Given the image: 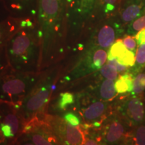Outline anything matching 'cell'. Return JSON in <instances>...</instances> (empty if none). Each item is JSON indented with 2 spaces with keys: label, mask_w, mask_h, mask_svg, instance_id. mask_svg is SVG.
Here are the masks:
<instances>
[{
  "label": "cell",
  "mask_w": 145,
  "mask_h": 145,
  "mask_svg": "<svg viewBox=\"0 0 145 145\" xmlns=\"http://www.w3.org/2000/svg\"><path fill=\"white\" fill-rule=\"evenodd\" d=\"M68 5V0H38L42 61L53 57L62 45Z\"/></svg>",
  "instance_id": "6da1fadb"
},
{
  "label": "cell",
  "mask_w": 145,
  "mask_h": 145,
  "mask_svg": "<svg viewBox=\"0 0 145 145\" xmlns=\"http://www.w3.org/2000/svg\"><path fill=\"white\" fill-rule=\"evenodd\" d=\"M40 39L30 21H24L21 28L11 39L9 45L10 64L16 69H24L34 65L40 57Z\"/></svg>",
  "instance_id": "7a4b0ae2"
},
{
  "label": "cell",
  "mask_w": 145,
  "mask_h": 145,
  "mask_svg": "<svg viewBox=\"0 0 145 145\" xmlns=\"http://www.w3.org/2000/svg\"><path fill=\"white\" fill-rule=\"evenodd\" d=\"M35 81L34 76L28 73L0 76V99L20 104L34 88Z\"/></svg>",
  "instance_id": "3957f363"
},
{
  "label": "cell",
  "mask_w": 145,
  "mask_h": 145,
  "mask_svg": "<svg viewBox=\"0 0 145 145\" xmlns=\"http://www.w3.org/2000/svg\"><path fill=\"white\" fill-rule=\"evenodd\" d=\"M51 91L52 81L50 78H47L38 83L20 103V113L25 125L46 106Z\"/></svg>",
  "instance_id": "277c9868"
},
{
  "label": "cell",
  "mask_w": 145,
  "mask_h": 145,
  "mask_svg": "<svg viewBox=\"0 0 145 145\" xmlns=\"http://www.w3.org/2000/svg\"><path fill=\"white\" fill-rule=\"evenodd\" d=\"M42 122L53 134L59 145H82L86 140L79 126H73L61 118L46 116Z\"/></svg>",
  "instance_id": "5b68a950"
},
{
  "label": "cell",
  "mask_w": 145,
  "mask_h": 145,
  "mask_svg": "<svg viewBox=\"0 0 145 145\" xmlns=\"http://www.w3.org/2000/svg\"><path fill=\"white\" fill-rule=\"evenodd\" d=\"M128 136L126 122L115 116L109 119L103 127L101 140L105 145H123Z\"/></svg>",
  "instance_id": "8992f818"
},
{
  "label": "cell",
  "mask_w": 145,
  "mask_h": 145,
  "mask_svg": "<svg viewBox=\"0 0 145 145\" xmlns=\"http://www.w3.org/2000/svg\"><path fill=\"white\" fill-rule=\"evenodd\" d=\"M78 108L85 122L93 127L101 124L108 110V104L104 101H93L86 106L78 105Z\"/></svg>",
  "instance_id": "52a82bcc"
},
{
  "label": "cell",
  "mask_w": 145,
  "mask_h": 145,
  "mask_svg": "<svg viewBox=\"0 0 145 145\" xmlns=\"http://www.w3.org/2000/svg\"><path fill=\"white\" fill-rule=\"evenodd\" d=\"M119 34V25L108 22L97 29L95 35V46L108 48L116 41Z\"/></svg>",
  "instance_id": "ba28073f"
},
{
  "label": "cell",
  "mask_w": 145,
  "mask_h": 145,
  "mask_svg": "<svg viewBox=\"0 0 145 145\" xmlns=\"http://www.w3.org/2000/svg\"><path fill=\"white\" fill-rule=\"evenodd\" d=\"M125 119L132 125L137 126L144 122V107L138 98H131L125 102L122 108Z\"/></svg>",
  "instance_id": "9c48e42d"
},
{
  "label": "cell",
  "mask_w": 145,
  "mask_h": 145,
  "mask_svg": "<svg viewBox=\"0 0 145 145\" xmlns=\"http://www.w3.org/2000/svg\"><path fill=\"white\" fill-rule=\"evenodd\" d=\"M108 59V52L104 48L96 46L91 48L84 59V66L89 71L100 69Z\"/></svg>",
  "instance_id": "30bf717a"
},
{
  "label": "cell",
  "mask_w": 145,
  "mask_h": 145,
  "mask_svg": "<svg viewBox=\"0 0 145 145\" xmlns=\"http://www.w3.org/2000/svg\"><path fill=\"white\" fill-rule=\"evenodd\" d=\"M143 3L141 0H128L121 12V19L124 23H130L142 13Z\"/></svg>",
  "instance_id": "8fae6325"
},
{
  "label": "cell",
  "mask_w": 145,
  "mask_h": 145,
  "mask_svg": "<svg viewBox=\"0 0 145 145\" xmlns=\"http://www.w3.org/2000/svg\"><path fill=\"white\" fill-rule=\"evenodd\" d=\"M134 78L130 73H125L120 76L115 82V88L118 93L122 94L126 92H132L134 88Z\"/></svg>",
  "instance_id": "7c38bea8"
},
{
  "label": "cell",
  "mask_w": 145,
  "mask_h": 145,
  "mask_svg": "<svg viewBox=\"0 0 145 145\" xmlns=\"http://www.w3.org/2000/svg\"><path fill=\"white\" fill-rule=\"evenodd\" d=\"M115 83L113 80L106 79L101 83L99 88L98 95L102 101H110L116 95Z\"/></svg>",
  "instance_id": "4fadbf2b"
},
{
  "label": "cell",
  "mask_w": 145,
  "mask_h": 145,
  "mask_svg": "<svg viewBox=\"0 0 145 145\" xmlns=\"http://www.w3.org/2000/svg\"><path fill=\"white\" fill-rule=\"evenodd\" d=\"M76 8L81 18L89 16L95 8L96 0H77Z\"/></svg>",
  "instance_id": "5bb4252c"
},
{
  "label": "cell",
  "mask_w": 145,
  "mask_h": 145,
  "mask_svg": "<svg viewBox=\"0 0 145 145\" xmlns=\"http://www.w3.org/2000/svg\"><path fill=\"white\" fill-rule=\"evenodd\" d=\"M128 49H127L126 47L123 43L122 40H116L113 44L110 46V50L108 53V59H117L121 57L122 55L126 53V52Z\"/></svg>",
  "instance_id": "9a60e30c"
},
{
  "label": "cell",
  "mask_w": 145,
  "mask_h": 145,
  "mask_svg": "<svg viewBox=\"0 0 145 145\" xmlns=\"http://www.w3.org/2000/svg\"><path fill=\"white\" fill-rule=\"evenodd\" d=\"M145 28V5L142 13L137 19L131 22L128 26V33L130 35H136L141 30Z\"/></svg>",
  "instance_id": "2e32d148"
},
{
  "label": "cell",
  "mask_w": 145,
  "mask_h": 145,
  "mask_svg": "<svg viewBox=\"0 0 145 145\" xmlns=\"http://www.w3.org/2000/svg\"><path fill=\"white\" fill-rule=\"evenodd\" d=\"M75 102V97L72 93L65 92L60 95V97L57 101V108L61 110H65L71 105Z\"/></svg>",
  "instance_id": "e0dca14e"
},
{
  "label": "cell",
  "mask_w": 145,
  "mask_h": 145,
  "mask_svg": "<svg viewBox=\"0 0 145 145\" xmlns=\"http://www.w3.org/2000/svg\"><path fill=\"white\" fill-rule=\"evenodd\" d=\"M38 0H12L11 6L18 11L31 10Z\"/></svg>",
  "instance_id": "ac0fdd59"
},
{
  "label": "cell",
  "mask_w": 145,
  "mask_h": 145,
  "mask_svg": "<svg viewBox=\"0 0 145 145\" xmlns=\"http://www.w3.org/2000/svg\"><path fill=\"white\" fill-rule=\"evenodd\" d=\"M135 145H145V124L144 122L136 127L133 134Z\"/></svg>",
  "instance_id": "d6986e66"
},
{
  "label": "cell",
  "mask_w": 145,
  "mask_h": 145,
  "mask_svg": "<svg viewBox=\"0 0 145 145\" xmlns=\"http://www.w3.org/2000/svg\"><path fill=\"white\" fill-rule=\"evenodd\" d=\"M145 90V72L138 74L134 79V88L132 93L139 95Z\"/></svg>",
  "instance_id": "ffe728a7"
},
{
  "label": "cell",
  "mask_w": 145,
  "mask_h": 145,
  "mask_svg": "<svg viewBox=\"0 0 145 145\" xmlns=\"http://www.w3.org/2000/svg\"><path fill=\"white\" fill-rule=\"evenodd\" d=\"M118 62L126 67H133L135 65V52L128 50L124 55L116 59Z\"/></svg>",
  "instance_id": "44dd1931"
},
{
  "label": "cell",
  "mask_w": 145,
  "mask_h": 145,
  "mask_svg": "<svg viewBox=\"0 0 145 145\" xmlns=\"http://www.w3.org/2000/svg\"><path fill=\"white\" fill-rule=\"evenodd\" d=\"M100 72L101 75L106 79L114 81L117 79L118 72L115 68L107 63L100 69Z\"/></svg>",
  "instance_id": "7402d4cb"
},
{
  "label": "cell",
  "mask_w": 145,
  "mask_h": 145,
  "mask_svg": "<svg viewBox=\"0 0 145 145\" xmlns=\"http://www.w3.org/2000/svg\"><path fill=\"white\" fill-rule=\"evenodd\" d=\"M118 1L119 0H101V4L105 13L109 14L113 12L116 8Z\"/></svg>",
  "instance_id": "603a6c76"
},
{
  "label": "cell",
  "mask_w": 145,
  "mask_h": 145,
  "mask_svg": "<svg viewBox=\"0 0 145 145\" xmlns=\"http://www.w3.org/2000/svg\"><path fill=\"white\" fill-rule=\"evenodd\" d=\"M136 63L142 66L145 64V44L139 45L136 53Z\"/></svg>",
  "instance_id": "cb8c5ba5"
},
{
  "label": "cell",
  "mask_w": 145,
  "mask_h": 145,
  "mask_svg": "<svg viewBox=\"0 0 145 145\" xmlns=\"http://www.w3.org/2000/svg\"><path fill=\"white\" fill-rule=\"evenodd\" d=\"M63 119L73 126H79L81 122L79 118L72 112H68L65 114Z\"/></svg>",
  "instance_id": "d4e9b609"
},
{
  "label": "cell",
  "mask_w": 145,
  "mask_h": 145,
  "mask_svg": "<svg viewBox=\"0 0 145 145\" xmlns=\"http://www.w3.org/2000/svg\"><path fill=\"white\" fill-rule=\"evenodd\" d=\"M123 43L126 47L127 49L135 52L137 49V42L136 40L132 36H126L123 39Z\"/></svg>",
  "instance_id": "484cf974"
},
{
  "label": "cell",
  "mask_w": 145,
  "mask_h": 145,
  "mask_svg": "<svg viewBox=\"0 0 145 145\" xmlns=\"http://www.w3.org/2000/svg\"><path fill=\"white\" fill-rule=\"evenodd\" d=\"M10 145H35L31 140L25 137L24 135L21 134L18 138Z\"/></svg>",
  "instance_id": "4316f807"
},
{
  "label": "cell",
  "mask_w": 145,
  "mask_h": 145,
  "mask_svg": "<svg viewBox=\"0 0 145 145\" xmlns=\"http://www.w3.org/2000/svg\"><path fill=\"white\" fill-rule=\"evenodd\" d=\"M108 64H109L111 66L113 67L117 70V71L118 72H124L125 71L127 70V67L124 66L120 63H119L118 62V61L116 59H111V60H108Z\"/></svg>",
  "instance_id": "83f0119b"
},
{
  "label": "cell",
  "mask_w": 145,
  "mask_h": 145,
  "mask_svg": "<svg viewBox=\"0 0 145 145\" xmlns=\"http://www.w3.org/2000/svg\"><path fill=\"white\" fill-rule=\"evenodd\" d=\"M135 39L138 46L142 44H145V28L141 30L140 31H139L136 34Z\"/></svg>",
  "instance_id": "f1b7e54d"
},
{
  "label": "cell",
  "mask_w": 145,
  "mask_h": 145,
  "mask_svg": "<svg viewBox=\"0 0 145 145\" xmlns=\"http://www.w3.org/2000/svg\"><path fill=\"white\" fill-rule=\"evenodd\" d=\"M0 145H6V138L1 131V122H0Z\"/></svg>",
  "instance_id": "f546056e"
},
{
  "label": "cell",
  "mask_w": 145,
  "mask_h": 145,
  "mask_svg": "<svg viewBox=\"0 0 145 145\" xmlns=\"http://www.w3.org/2000/svg\"><path fill=\"white\" fill-rule=\"evenodd\" d=\"M82 145H99L97 144V141L93 139H86L84 143Z\"/></svg>",
  "instance_id": "4dcf8cb0"
},
{
  "label": "cell",
  "mask_w": 145,
  "mask_h": 145,
  "mask_svg": "<svg viewBox=\"0 0 145 145\" xmlns=\"http://www.w3.org/2000/svg\"><path fill=\"white\" fill-rule=\"evenodd\" d=\"M69 1V4H71V6H74L75 5V3H76V1H77V0H68Z\"/></svg>",
  "instance_id": "1f68e13d"
},
{
  "label": "cell",
  "mask_w": 145,
  "mask_h": 145,
  "mask_svg": "<svg viewBox=\"0 0 145 145\" xmlns=\"http://www.w3.org/2000/svg\"><path fill=\"white\" fill-rule=\"evenodd\" d=\"M1 39H2V36H1V30H0V41L1 40Z\"/></svg>",
  "instance_id": "d6a6232c"
}]
</instances>
